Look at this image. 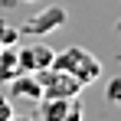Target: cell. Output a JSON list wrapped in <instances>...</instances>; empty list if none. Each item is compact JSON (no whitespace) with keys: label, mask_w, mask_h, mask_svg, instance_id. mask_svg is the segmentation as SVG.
<instances>
[{"label":"cell","mask_w":121,"mask_h":121,"mask_svg":"<svg viewBox=\"0 0 121 121\" xmlns=\"http://www.w3.org/2000/svg\"><path fill=\"white\" fill-rule=\"evenodd\" d=\"M52 49L46 43H26L17 49V62H20V72H43L52 65Z\"/></svg>","instance_id":"277c9868"},{"label":"cell","mask_w":121,"mask_h":121,"mask_svg":"<svg viewBox=\"0 0 121 121\" xmlns=\"http://www.w3.org/2000/svg\"><path fill=\"white\" fill-rule=\"evenodd\" d=\"M0 49H3V46H0Z\"/></svg>","instance_id":"7c38bea8"},{"label":"cell","mask_w":121,"mask_h":121,"mask_svg":"<svg viewBox=\"0 0 121 121\" xmlns=\"http://www.w3.org/2000/svg\"><path fill=\"white\" fill-rule=\"evenodd\" d=\"M43 121H82L85 118V105L79 101V95L72 98H39L36 105Z\"/></svg>","instance_id":"3957f363"},{"label":"cell","mask_w":121,"mask_h":121,"mask_svg":"<svg viewBox=\"0 0 121 121\" xmlns=\"http://www.w3.org/2000/svg\"><path fill=\"white\" fill-rule=\"evenodd\" d=\"M52 65L62 69V72H69V75H75L82 85H92V82L101 79V59H95L88 49H82V46H69V49H62L52 56Z\"/></svg>","instance_id":"6da1fadb"},{"label":"cell","mask_w":121,"mask_h":121,"mask_svg":"<svg viewBox=\"0 0 121 121\" xmlns=\"http://www.w3.org/2000/svg\"><path fill=\"white\" fill-rule=\"evenodd\" d=\"M7 85H10V98H26V101H33V105H39V98H43L36 72H17Z\"/></svg>","instance_id":"5b68a950"},{"label":"cell","mask_w":121,"mask_h":121,"mask_svg":"<svg viewBox=\"0 0 121 121\" xmlns=\"http://www.w3.org/2000/svg\"><path fill=\"white\" fill-rule=\"evenodd\" d=\"M7 121H33V118H30V115H10Z\"/></svg>","instance_id":"8fae6325"},{"label":"cell","mask_w":121,"mask_h":121,"mask_svg":"<svg viewBox=\"0 0 121 121\" xmlns=\"http://www.w3.org/2000/svg\"><path fill=\"white\" fill-rule=\"evenodd\" d=\"M59 23H65V10H62V7H49V10H43L39 17H33L20 33H36V36H43V33L56 30Z\"/></svg>","instance_id":"8992f818"},{"label":"cell","mask_w":121,"mask_h":121,"mask_svg":"<svg viewBox=\"0 0 121 121\" xmlns=\"http://www.w3.org/2000/svg\"><path fill=\"white\" fill-rule=\"evenodd\" d=\"M20 72V62H17V46H3L0 49V82H10Z\"/></svg>","instance_id":"52a82bcc"},{"label":"cell","mask_w":121,"mask_h":121,"mask_svg":"<svg viewBox=\"0 0 121 121\" xmlns=\"http://www.w3.org/2000/svg\"><path fill=\"white\" fill-rule=\"evenodd\" d=\"M105 98H108V105L121 108V75H115V79L105 85Z\"/></svg>","instance_id":"ba28073f"},{"label":"cell","mask_w":121,"mask_h":121,"mask_svg":"<svg viewBox=\"0 0 121 121\" xmlns=\"http://www.w3.org/2000/svg\"><path fill=\"white\" fill-rule=\"evenodd\" d=\"M17 39H20V26L0 23V46H17Z\"/></svg>","instance_id":"9c48e42d"},{"label":"cell","mask_w":121,"mask_h":121,"mask_svg":"<svg viewBox=\"0 0 121 121\" xmlns=\"http://www.w3.org/2000/svg\"><path fill=\"white\" fill-rule=\"evenodd\" d=\"M10 115H13V108H10V98H7V95H0V121H7Z\"/></svg>","instance_id":"30bf717a"},{"label":"cell","mask_w":121,"mask_h":121,"mask_svg":"<svg viewBox=\"0 0 121 121\" xmlns=\"http://www.w3.org/2000/svg\"><path fill=\"white\" fill-rule=\"evenodd\" d=\"M36 79H39L43 98H72V95H82V88H85L75 75L62 72V69H56V65H49V69L36 72Z\"/></svg>","instance_id":"7a4b0ae2"}]
</instances>
